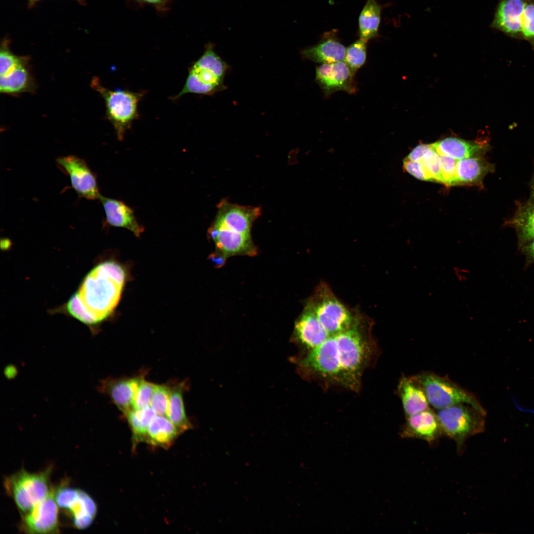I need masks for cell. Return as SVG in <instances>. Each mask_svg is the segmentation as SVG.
<instances>
[{
    "instance_id": "1",
    "label": "cell",
    "mask_w": 534,
    "mask_h": 534,
    "mask_svg": "<svg viewBox=\"0 0 534 534\" xmlns=\"http://www.w3.org/2000/svg\"><path fill=\"white\" fill-rule=\"evenodd\" d=\"M372 352V341L357 320L350 328L329 337L309 350L298 364L312 375L356 390Z\"/></svg>"
},
{
    "instance_id": "2",
    "label": "cell",
    "mask_w": 534,
    "mask_h": 534,
    "mask_svg": "<svg viewBox=\"0 0 534 534\" xmlns=\"http://www.w3.org/2000/svg\"><path fill=\"white\" fill-rule=\"evenodd\" d=\"M126 278L122 267L106 261L85 276L65 306L72 316L90 327L105 319L118 304Z\"/></svg>"
},
{
    "instance_id": "3",
    "label": "cell",
    "mask_w": 534,
    "mask_h": 534,
    "mask_svg": "<svg viewBox=\"0 0 534 534\" xmlns=\"http://www.w3.org/2000/svg\"><path fill=\"white\" fill-rule=\"evenodd\" d=\"M228 67L216 53L213 44H207L203 54L189 67L183 88L172 99L189 93L212 95L222 90L225 89L224 79Z\"/></svg>"
},
{
    "instance_id": "4",
    "label": "cell",
    "mask_w": 534,
    "mask_h": 534,
    "mask_svg": "<svg viewBox=\"0 0 534 534\" xmlns=\"http://www.w3.org/2000/svg\"><path fill=\"white\" fill-rule=\"evenodd\" d=\"M437 416L444 436L455 443L458 454L462 453L466 440L485 431L486 411L467 403L438 409Z\"/></svg>"
},
{
    "instance_id": "5",
    "label": "cell",
    "mask_w": 534,
    "mask_h": 534,
    "mask_svg": "<svg viewBox=\"0 0 534 534\" xmlns=\"http://www.w3.org/2000/svg\"><path fill=\"white\" fill-rule=\"evenodd\" d=\"M51 471V467L34 473L22 469L4 479L5 491L21 515L30 511L50 493L53 489L50 484Z\"/></svg>"
},
{
    "instance_id": "6",
    "label": "cell",
    "mask_w": 534,
    "mask_h": 534,
    "mask_svg": "<svg viewBox=\"0 0 534 534\" xmlns=\"http://www.w3.org/2000/svg\"><path fill=\"white\" fill-rule=\"evenodd\" d=\"M91 87L104 100L106 116L113 126L118 139L123 140L125 134L138 117V103L144 95L128 90H111L103 87L95 77Z\"/></svg>"
},
{
    "instance_id": "7",
    "label": "cell",
    "mask_w": 534,
    "mask_h": 534,
    "mask_svg": "<svg viewBox=\"0 0 534 534\" xmlns=\"http://www.w3.org/2000/svg\"><path fill=\"white\" fill-rule=\"evenodd\" d=\"M412 376L421 385L430 405L435 409L438 410L457 404L467 403L486 411L474 394L446 376H441L431 372H423Z\"/></svg>"
},
{
    "instance_id": "8",
    "label": "cell",
    "mask_w": 534,
    "mask_h": 534,
    "mask_svg": "<svg viewBox=\"0 0 534 534\" xmlns=\"http://www.w3.org/2000/svg\"><path fill=\"white\" fill-rule=\"evenodd\" d=\"M309 302L330 336L350 328L357 320L326 285H319Z\"/></svg>"
},
{
    "instance_id": "9",
    "label": "cell",
    "mask_w": 534,
    "mask_h": 534,
    "mask_svg": "<svg viewBox=\"0 0 534 534\" xmlns=\"http://www.w3.org/2000/svg\"><path fill=\"white\" fill-rule=\"evenodd\" d=\"M54 496L58 507L69 514L76 528L85 529L93 522L97 506L86 492L64 484L54 490Z\"/></svg>"
},
{
    "instance_id": "10",
    "label": "cell",
    "mask_w": 534,
    "mask_h": 534,
    "mask_svg": "<svg viewBox=\"0 0 534 534\" xmlns=\"http://www.w3.org/2000/svg\"><path fill=\"white\" fill-rule=\"evenodd\" d=\"M208 234L216 248V253L211 258L218 266L222 265L230 256H254L257 253L250 234L239 233L213 223Z\"/></svg>"
},
{
    "instance_id": "11",
    "label": "cell",
    "mask_w": 534,
    "mask_h": 534,
    "mask_svg": "<svg viewBox=\"0 0 534 534\" xmlns=\"http://www.w3.org/2000/svg\"><path fill=\"white\" fill-rule=\"evenodd\" d=\"M53 488L44 500L30 511L21 515L20 529L28 534H55L59 533L58 506Z\"/></svg>"
},
{
    "instance_id": "12",
    "label": "cell",
    "mask_w": 534,
    "mask_h": 534,
    "mask_svg": "<svg viewBox=\"0 0 534 534\" xmlns=\"http://www.w3.org/2000/svg\"><path fill=\"white\" fill-rule=\"evenodd\" d=\"M56 162L68 174L72 187L80 197L88 200L99 198L96 177L83 159L68 155L57 158Z\"/></svg>"
},
{
    "instance_id": "13",
    "label": "cell",
    "mask_w": 534,
    "mask_h": 534,
    "mask_svg": "<svg viewBox=\"0 0 534 534\" xmlns=\"http://www.w3.org/2000/svg\"><path fill=\"white\" fill-rule=\"evenodd\" d=\"M355 74L344 61L321 64L316 68L315 81L325 96L337 91H356Z\"/></svg>"
},
{
    "instance_id": "14",
    "label": "cell",
    "mask_w": 534,
    "mask_h": 534,
    "mask_svg": "<svg viewBox=\"0 0 534 534\" xmlns=\"http://www.w3.org/2000/svg\"><path fill=\"white\" fill-rule=\"evenodd\" d=\"M261 214L259 207L240 206L222 201L218 206L214 224L244 234H250L252 225Z\"/></svg>"
},
{
    "instance_id": "15",
    "label": "cell",
    "mask_w": 534,
    "mask_h": 534,
    "mask_svg": "<svg viewBox=\"0 0 534 534\" xmlns=\"http://www.w3.org/2000/svg\"><path fill=\"white\" fill-rule=\"evenodd\" d=\"M400 435L403 438L420 439L432 445L444 434L436 412L429 408L406 417Z\"/></svg>"
},
{
    "instance_id": "16",
    "label": "cell",
    "mask_w": 534,
    "mask_h": 534,
    "mask_svg": "<svg viewBox=\"0 0 534 534\" xmlns=\"http://www.w3.org/2000/svg\"><path fill=\"white\" fill-rule=\"evenodd\" d=\"M526 0H499L490 27L507 36L522 39V17Z\"/></svg>"
},
{
    "instance_id": "17",
    "label": "cell",
    "mask_w": 534,
    "mask_h": 534,
    "mask_svg": "<svg viewBox=\"0 0 534 534\" xmlns=\"http://www.w3.org/2000/svg\"><path fill=\"white\" fill-rule=\"evenodd\" d=\"M294 335L297 340L309 351L330 337L318 320L309 302L296 321Z\"/></svg>"
},
{
    "instance_id": "18",
    "label": "cell",
    "mask_w": 534,
    "mask_h": 534,
    "mask_svg": "<svg viewBox=\"0 0 534 534\" xmlns=\"http://www.w3.org/2000/svg\"><path fill=\"white\" fill-rule=\"evenodd\" d=\"M346 50L335 32H329L324 34L317 44L302 50L301 54L304 58L326 64L344 61Z\"/></svg>"
},
{
    "instance_id": "19",
    "label": "cell",
    "mask_w": 534,
    "mask_h": 534,
    "mask_svg": "<svg viewBox=\"0 0 534 534\" xmlns=\"http://www.w3.org/2000/svg\"><path fill=\"white\" fill-rule=\"evenodd\" d=\"M99 199L103 206L108 224L127 228L137 237L143 232L144 227L138 222L130 207L121 201L102 195Z\"/></svg>"
},
{
    "instance_id": "20",
    "label": "cell",
    "mask_w": 534,
    "mask_h": 534,
    "mask_svg": "<svg viewBox=\"0 0 534 534\" xmlns=\"http://www.w3.org/2000/svg\"><path fill=\"white\" fill-rule=\"evenodd\" d=\"M140 379L141 378L108 379L102 382L100 388L125 414L133 409L134 400Z\"/></svg>"
},
{
    "instance_id": "21",
    "label": "cell",
    "mask_w": 534,
    "mask_h": 534,
    "mask_svg": "<svg viewBox=\"0 0 534 534\" xmlns=\"http://www.w3.org/2000/svg\"><path fill=\"white\" fill-rule=\"evenodd\" d=\"M397 392L406 418L430 408L422 388L413 376H402L398 384Z\"/></svg>"
},
{
    "instance_id": "22",
    "label": "cell",
    "mask_w": 534,
    "mask_h": 534,
    "mask_svg": "<svg viewBox=\"0 0 534 534\" xmlns=\"http://www.w3.org/2000/svg\"><path fill=\"white\" fill-rule=\"evenodd\" d=\"M493 167L478 156L459 160L456 172V185L479 184Z\"/></svg>"
},
{
    "instance_id": "23",
    "label": "cell",
    "mask_w": 534,
    "mask_h": 534,
    "mask_svg": "<svg viewBox=\"0 0 534 534\" xmlns=\"http://www.w3.org/2000/svg\"><path fill=\"white\" fill-rule=\"evenodd\" d=\"M29 60L20 64L7 74L0 76V92L15 94L35 90V81L28 66Z\"/></svg>"
},
{
    "instance_id": "24",
    "label": "cell",
    "mask_w": 534,
    "mask_h": 534,
    "mask_svg": "<svg viewBox=\"0 0 534 534\" xmlns=\"http://www.w3.org/2000/svg\"><path fill=\"white\" fill-rule=\"evenodd\" d=\"M179 434L167 417L156 414L149 425L145 443L167 448L174 443Z\"/></svg>"
},
{
    "instance_id": "25",
    "label": "cell",
    "mask_w": 534,
    "mask_h": 534,
    "mask_svg": "<svg viewBox=\"0 0 534 534\" xmlns=\"http://www.w3.org/2000/svg\"><path fill=\"white\" fill-rule=\"evenodd\" d=\"M432 145L440 155L448 156L458 160L477 156L485 151L486 147L455 137L446 138Z\"/></svg>"
},
{
    "instance_id": "26",
    "label": "cell",
    "mask_w": 534,
    "mask_h": 534,
    "mask_svg": "<svg viewBox=\"0 0 534 534\" xmlns=\"http://www.w3.org/2000/svg\"><path fill=\"white\" fill-rule=\"evenodd\" d=\"M381 7L375 0H367L358 18L360 38L369 40L378 36Z\"/></svg>"
},
{
    "instance_id": "27",
    "label": "cell",
    "mask_w": 534,
    "mask_h": 534,
    "mask_svg": "<svg viewBox=\"0 0 534 534\" xmlns=\"http://www.w3.org/2000/svg\"><path fill=\"white\" fill-rule=\"evenodd\" d=\"M132 432L133 446L140 443L146 442L149 425L156 415L150 406L140 409H132L125 414Z\"/></svg>"
},
{
    "instance_id": "28",
    "label": "cell",
    "mask_w": 534,
    "mask_h": 534,
    "mask_svg": "<svg viewBox=\"0 0 534 534\" xmlns=\"http://www.w3.org/2000/svg\"><path fill=\"white\" fill-rule=\"evenodd\" d=\"M171 388L170 399L167 417L181 433L191 428L187 418L183 400V384Z\"/></svg>"
},
{
    "instance_id": "29",
    "label": "cell",
    "mask_w": 534,
    "mask_h": 534,
    "mask_svg": "<svg viewBox=\"0 0 534 534\" xmlns=\"http://www.w3.org/2000/svg\"><path fill=\"white\" fill-rule=\"evenodd\" d=\"M509 223L516 229L523 243L534 239V204L528 203L519 205Z\"/></svg>"
},
{
    "instance_id": "30",
    "label": "cell",
    "mask_w": 534,
    "mask_h": 534,
    "mask_svg": "<svg viewBox=\"0 0 534 534\" xmlns=\"http://www.w3.org/2000/svg\"><path fill=\"white\" fill-rule=\"evenodd\" d=\"M367 41L360 38L346 48L344 61L354 74L365 62Z\"/></svg>"
},
{
    "instance_id": "31",
    "label": "cell",
    "mask_w": 534,
    "mask_h": 534,
    "mask_svg": "<svg viewBox=\"0 0 534 534\" xmlns=\"http://www.w3.org/2000/svg\"><path fill=\"white\" fill-rule=\"evenodd\" d=\"M10 40L7 36L1 39L0 48V75L3 76L22 63L29 60L27 56H18L10 49Z\"/></svg>"
},
{
    "instance_id": "32",
    "label": "cell",
    "mask_w": 534,
    "mask_h": 534,
    "mask_svg": "<svg viewBox=\"0 0 534 534\" xmlns=\"http://www.w3.org/2000/svg\"><path fill=\"white\" fill-rule=\"evenodd\" d=\"M170 394V388L164 385L155 384L149 406L156 414L167 416Z\"/></svg>"
},
{
    "instance_id": "33",
    "label": "cell",
    "mask_w": 534,
    "mask_h": 534,
    "mask_svg": "<svg viewBox=\"0 0 534 534\" xmlns=\"http://www.w3.org/2000/svg\"><path fill=\"white\" fill-rule=\"evenodd\" d=\"M522 38L534 48V0H526L522 17Z\"/></svg>"
},
{
    "instance_id": "34",
    "label": "cell",
    "mask_w": 534,
    "mask_h": 534,
    "mask_svg": "<svg viewBox=\"0 0 534 534\" xmlns=\"http://www.w3.org/2000/svg\"><path fill=\"white\" fill-rule=\"evenodd\" d=\"M432 181L442 183L440 173V155L431 148L424 155L420 161Z\"/></svg>"
},
{
    "instance_id": "35",
    "label": "cell",
    "mask_w": 534,
    "mask_h": 534,
    "mask_svg": "<svg viewBox=\"0 0 534 534\" xmlns=\"http://www.w3.org/2000/svg\"><path fill=\"white\" fill-rule=\"evenodd\" d=\"M458 160L446 155H440V173L442 183L456 185V172Z\"/></svg>"
},
{
    "instance_id": "36",
    "label": "cell",
    "mask_w": 534,
    "mask_h": 534,
    "mask_svg": "<svg viewBox=\"0 0 534 534\" xmlns=\"http://www.w3.org/2000/svg\"><path fill=\"white\" fill-rule=\"evenodd\" d=\"M155 384L141 378L133 404V408L140 409L150 405Z\"/></svg>"
},
{
    "instance_id": "37",
    "label": "cell",
    "mask_w": 534,
    "mask_h": 534,
    "mask_svg": "<svg viewBox=\"0 0 534 534\" xmlns=\"http://www.w3.org/2000/svg\"><path fill=\"white\" fill-rule=\"evenodd\" d=\"M403 166L404 170L415 178L422 180L432 181L420 161H413L405 159Z\"/></svg>"
},
{
    "instance_id": "38",
    "label": "cell",
    "mask_w": 534,
    "mask_h": 534,
    "mask_svg": "<svg viewBox=\"0 0 534 534\" xmlns=\"http://www.w3.org/2000/svg\"><path fill=\"white\" fill-rule=\"evenodd\" d=\"M431 148V144H420L415 147L408 154L407 160L413 161H420L425 153Z\"/></svg>"
},
{
    "instance_id": "39",
    "label": "cell",
    "mask_w": 534,
    "mask_h": 534,
    "mask_svg": "<svg viewBox=\"0 0 534 534\" xmlns=\"http://www.w3.org/2000/svg\"><path fill=\"white\" fill-rule=\"evenodd\" d=\"M147 4H150L159 10L166 9L170 3V0H139Z\"/></svg>"
},
{
    "instance_id": "40",
    "label": "cell",
    "mask_w": 534,
    "mask_h": 534,
    "mask_svg": "<svg viewBox=\"0 0 534 534\" xmlns=\"http://www.w3.org/2000/svg\"><path fill=\"white\" fill-rule=\"evenodd\" d=\"M524 249L534 261V239L526 242Z\"/></svg>"
},
{
    "instance_id": "41",
    "label": "cell",
    "mask_w": 534,
    "mask_h": 534,
    "mask_svg": "<svg viewBox=\"0 0 534 534\" xmlns=\"http://www.w3.org/2000/svg\"><path fill=\"white\" fill-rule=\"evenodd\" d=\"M41 0H27V6L29 9L36 6L37 3Z\"/></svg>"
},
{
    "instance_id": "42",
    "label": "cell",
    "mask_w": 534,
    "mask_h": 534,
    "mask_svg": "<svg viewBox=\"0 0 534 534\" xmlns=\"http://www.w3.org/2000/svg\"><path fill=\"white\" fill-rule=\"evenodd\" d=\"M78 2L80 4L82 5H86L87 3L85 0H75Z\"/></svg>"
},
{
    "instance_id": "43",
    "label": "cell",
    "mask_w": 534,
    "mask_h": 534,
    "mask_svg": "<svg viewBox=\"0 0 534 534\" xmlns=\"http://www.w3.org/2000/svg\"><path fill=\"white\" fill-rule=\"evenodd\" d=\"M532 195L534 200V186L533 187V189L532 190Z\"/></svg>"
}]
</instances>
